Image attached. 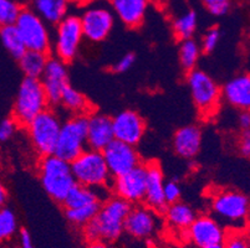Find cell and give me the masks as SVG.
Instances as JSON below:
<instances>
[{
  "mask_svg": "<svg viewBox=\"0 0 250 248\" xmlns=\"http://www.w3.org/2000/svg\"><path fill=\"white\" fill-rule=\"evenodd\" d=\"M224 248H249V237L244 229H229L223 242Z\"/></svg>",
  "mask_w": 250,
  "mask_h": 248,
  "instance_id": "cell-34",
  "label": "cell"
},
{
  "mask_svg": "<svg viewBox=\"0 0 250 248\" xmlns=\"http://www.w3.org/2000/svg\"><path fill=\"white\" fill-rule=\"evenodd\" d=\"M29 8L50 25H56L67 15L69 0H28Z\"/></svg>",
  "mask_w": 250,
  "mask_h": 248,
  "instance_id": "cell-24",
  "label": "cell"
},
{
  "mask_svg": "<svg viewBox=\"0 0 250 248\" xmlns=\"http://www.w3.org/2000/svg\"><path fill=\"white\" fill-rule=\"evenodd\" d=\"M147 170L146 179V192H145V199L143 205L153 210L157 213H163V211L167 208V202L165 199V172L162 167L158 161H147L145 163Z\"/></svg>",
  "mask_w": 250,
  "mask_h": 248,
  "instance_id": "cell-18",
  "label": "cell"
},
{
  "mask_svg": "<svg viewBox=\"0 0 250 248\" xmlns=\"http://www.w3.org/2000/svg\"><path fill=\"white\" fill-rule=\"evenodd\" d=\"M115 17L125 26L137 29L145 22L149 0H108Z\"/></svg>",
  "mask_w": 250,
  "mask_h": 248,
  "instance_id": "cell-20",
  "label": "cell"
},
{
  "mask_svg": "<svg viewBox=\"0 0 250 248\" xmlns=\"http://www.w3.org/2000/svg\"><path fill=\"white\" fill-rule=\"evenodd\" d=\"M158 227L157 212L146 205H132L124 224V231L137 240H147L156 233Z\"/></svg>",
  "mask_w": 250,
  "mask_h": 248,
  "instance_id": "cell-17",
  "label": "cell"
},
{
  "mask_svg": "<svg viewBox=\"0 0 250 248\" xmlns=\"http://www.w3.org/2000/svg\"><path fill=\"white\" fill-rule=\"evenodd\" d=\"M18 232V218L9 208L0 209V242L9 240Z\"/></svg>",
  "mask_w": 250,
  "mask_h": 248,
  "instance_id": "cell-32",
  "label": "cell"
},
{
  "mask_svg": "<svg viewBox=\"0 0 250 248\" xmlns=\"http://www.w3.org/2000/svg\"><path fill=\"white\" fill-rule=\"evenodd\" d=\"M76 184L100 191L101 194H112L111 184L113 177L104 161L102 152L86 148L80 155L70 163Z\"/></svg>",
  "mask_w": 250,
  "mask_h": 248,
  "instance_id": "cell-2",
  "label": "cell"
},
{
  "mask_svg": "<svg viewBox=\"0 0 250 248\" xmlns=\"http://www.w3.org/2000/svg\"><path fill=\"white\" fill-rule=\"evenodd\" d=\"M61 118L51 108L45 109L44 112L36 115L28 126L25 127L28 132V138L34 152L40 158L54 154L58 136L61 128Z\"/></svg>",
  "mask_w": 250,
  "mask_h": 248,
  "instance_id": "cell-7",
  "label": "cell"
},
{
  "mask_svg": "<svg viewBox=\"0 0 250 248\" xmlns=\"http://www.w3.org/2000/svg\"><path fill=\"white\" fill-rule=\"evenodd\" d=\"M202 56L201 44L193 38H186V40L179 41L178 49V58L179 65L183 68V71L187 72L192 71L197 68L199 62V58Z\"/></svg>",
  "mask_w": 250,
  "mask_h": 248,
  "instance_id": "cell-29",
  "label": "cell"
},
{
  "mask_svg": "<svg viewBox=\"0 0 250 248\" xmlns=\"http://www.w3.org/2000/svg\"><path fill=\"white\" fill-rule=\"evenodd\" d=\"M50 107L46 93L39 78L24 77L15 95L11 117L19 127H26L34 118Z\"/></svg>",
  "mask_w": 250,
  "mask_h": 248,
  "instance_id": "cell-6",
  "label": "cell"
},
{
  "mask_svg": "<svg viewBox=\"0 0 250 248\" xmlns=\"http://www.w3.org/2000/svg\"><path fill=\"white\" fill-rule=\"evenodd\" d=\"M87 114L70 115L61 123L54 155L71 163L87 148Z\"/></svg>",
  "mask_w": 250,
  "mask_h": 248,
  "instance_id": "cell-8",
  "label": "cell"
},
{
  "mask_svg": "<svg viewBox=\"0 0 250 248\" xmlns=\"http://www.w3.org/2000/svg\"><path fill=\"white\" fill-rule=\"evenodd\" d=\"M203 143V132L201 127L188 124L177 129L173 135V150L179 158L194 159L198 156Z\"/></svg>",
  "mask_w": 250,
  "mask_h": 248,
  "instance_id": "cell-21",
  "label": "cell"
},
{
  "mask_svg": "<svg viewBox=\"0 0 250 248\" xmlns=\"http://www.w3.org/2000/svg\"><path fill=\"white\" fill-rule=\"evenodd\" d=\"M83 41V34L80 18L77 15L67 14L66 17H63L56 24L51 51L54 52L55 57L60 58L61 61L69 65L79 56Z\"/></svg>",
  "mask_w": 250,
  "mask_h": 248,
  "instance_id": "cell-10",
  "label": "cell"
},
{
  "mask_svg": "<svg viewBox=\"0 0 250 248\" xmlns=\"http://www.w3.org/2000/svg\"><path fill=\"white\" fill-rule=\"evenodd\" d=\"M86 248H112V246H111V243L108 242L97 240V241H92V242H87Z\"/></svg>",
  "mask_w": 250,
  "mask_h": 248,
  "instance_id": "cell-43",
  "label": "cell"
},
{
  "mask_svg": "<svg viewBox=\"0 0 250 248\" xmlns=\"http://www.w3.org/2000/svg\"><path fill=\"white\" fill-rule=\"evenodd\" d=\"M187 86L194 107L203 119H209L218 113L222 104V87L203 70L194 68L187 72Z\"/></svg>",
  "mask_w": 250,
  "mask_h": 248,
  "instance_id": "cell-5",
  "label": "cell"
},
{
  "mask_svg": "<svg viewBox=\"0 0 250 248\" xmlns=\"http://www.w3.org/2000/svg\"><path fill=\"white\" fill-rule=\"evenodd\" d=\"M50 106H58L63 90L70 85L67 63L52 56L47 60L45 70L40 77Z\"/></svg>",
  "mask_w": 250,
  "mask_h": 248,
  "instance_id": "cell-15",
  "label": "cell"
},
{
  "mask_svg": "<svg viewBox=\"0 0 250 248\" xmlns=\"http://www.w3.org/2000/svg\"><path fill=\"white\" fill-rule=\"evenodd\" d=\"M238 152L244 158L250 156V131H240V135L238 138Z\"/></svg>",
  "mask_w": 250,
  "mask_h": 248,
  "instance_id": "cell-40",
  "label": "cell"
},
{
  "mask_svg": "<svg viewBox=\"0 0 250 248\" xmlns=\"http://www.w3.org/2000/svg\"><path fill=\"white\" fill-rule=\"evenodd\" d=\"M189 240L198 248L224 242L227 229L210 215H197L187 229Z\"/></svg>",
  "mask_w": 250,
  "mask_h": 248,
  "instance_id": "cell-16",
  "label": "cell"
},
{
  "mask_svg": "<svg viewBox=\"0 0 250 248\" xmlns=\"http://www.w3.org/2000/svg\"><path fill=\"white\" fill-rule=\"evenodd\" d=\"M58 106L62 107L71 115L88 114L95 111L87 97L81 91L72 87L71 85H69L63 90Z\"/></svg>",
  "mask_w": 250,
  "mask_h": 248,
  "instance_id": "cell-25",
  "label": "cell"
},
{
  "mask_svg": "<svg viewBox=\"0 0 250 248\" xmlns=\"http://www.w3.org/2000/svg\"><path fill=\"white\" fill-rule=\"evenodd\" d=\"M213 17H224L230 11L231 0H201Z\"/></svg>",
  "mask_w": 250,
  "mask_h": 248,
  "instance_id": "cell-36",
  "label": "cell"
},
{
  "mask_svg": "<svg viewBox=\"0 0 250 248\" xmlns=\"http://www.w3.org/2000/svg\"><path fill=\"white\" fill-rule=\"evenodd\" d=\"M21 9L18 0H0V26L14 25Z\"/></svg>",
  "mask_w": 250,
  "mask_h": 248,
  "instance_id": "cell-33",
  "label": "cell"
},
{
  "mask_svg": "<svg viewBox=\"0 0 250 248\" xmlns=\"http://www.w3.org/2000/svg\"><path fill=\"white\" fill-rule=\"evenodd\" d=\"M26 50L51 52L52 38L49 24L39 17L29 6H22L19 17L14 24Z\"/></svg>",
  "mask_w": 250,
  "mask_h": 248,
  "instance_id": "cell-9",
  "label": "cell"
},
{
  "mask_svg": "<svg viewBox=\"0 0 250 248\" xmlns=\"http://www.w3.org/2000/svg\"><path fill=\"white\" fill-rule=\"evenodd\" d=\"M113 136L116 140L137 147L146 134V120L135 109H124L112 117Z\"/></svg>",
  "mask_w": 250,
  "mask_h": 248,
  "instance_id": "cell-13",
  "label": "cell"
},
{
  "mask_svg": "<svg viewBox=\"0 0 250 248\" xmlns=\"http://www.w3.org/2000/svg\"><path fill=\"white\" fill-rule=\"evenodd\" d=\"M132 205L121 197L111 194L100 205L99 212L88 224L83 227L86 242L101 240L104 242H116L124 235V224Z\"/></svg>",
  "mask_w": 250,
  "mask_h": 248,
  "instance_id": "cell-1",
  "label": "cell"
},
{
  "mask_svg": "<svg viewBox=\"0 0 250 248\" xmlns=\"http://www.w3.org/2000/svg\"><path fill=\"white\" fill-rule=\"evenodd\" d=\"M6 201H8V190L3 184L0 183V209L5 208Z\"/></svg>",
  "mask_w": 250,
  "mask_h": 248,
  "instance_id": "cell-44",
  "label": "cell"
},
{
  "mask_svg": "<svg viewBox=\"0 0 250 248\" xmlns=\"http://www.w3.org/2000/svg\"><path fill=\"white\" fill-rule=\"evenodd\" d=\"M163 213H165L168 224L181 231H184V229L187 231V229L197 216L194 209L189 204L181 201V200L173 202V204H168Z\"/></svg>",
  "mask_w": 250,
  "mask_h": 248,
  "instance_id": "cell-26",
  "label": "cell"
},
{
  "mask_svg": "<svg viewBox=\"0 0 250 248\" xmlns=\"http://www.w3.org/2000/svg\"><path fill=\"white\" fill-rule=\"evenodd\" d=\"M102 155L112 177L126 174L142 163L137 148L116 139L102 150Z\"/></svg>",
  "mask_w": 250,
  "mask_h": 248,
  "instance_id": "cell-14",
  "label": "cell"
},
{
  "mask_svg": "<svg viewBox=\"0 0 250 248\" xmlns=\"http://www.w3.org/2000/svg\"><path fill=\"white\" fill-rule=\"evenodd\" d=\"M220 38H222V33H220L219 27L213 26L210 29L206 31L203 38H202L201 49L202 52H206V54H212L217 46L219 45Z\"/></svg>",
  "mask_w": 250,
  "mask_h": 248,
  "instance_id": "cell-35",
  "label": "cell"
},
{
  "mask_svg": "<svg viewBox=\"0 0 250 248\" xmlns=\"http://www.w3.org/2000/svg\"><path fill=\"white\" fill-rule=\"evenodd\" d=\"M100 205H101V201L92 202L80 208L65 209V217L71 225L83 229L91 220H94L95 216L99 212Z\"/></svg>",
  "mask_w": 250,
  "mask_h": 248,
  "instance_id": "cell-31",
  "label": "cell"
},
{
  "mask_svg": "<svg viewBox=\"0 0 250 248\" xmlns=\"http://www.w3.org/2000/svg\"><path fill=\"white\" fill-rule=\"evenodd\" d=\"M0 41H1L4 49L17 60L26 51V47H25L14 25L0 26Z\"/></svg>",
  "mask_w": 250,
  "mask_h": 248,
  "instance_id": "cell-30",
  "label": "cell"
},
{
  "mask_svg": "<svg viewBox=\"0 0 250 248\" xmlns=\"http://www.w3.org/2000/svg\"><path fill=\"white\" fill-rule=\"evenodd\" d=\"M38 175L47 196L58 204H62L76 184L69 161L54 154L40 158Z\"/></svg>",
  "mask_w": 250,
  "mask_h": 248,
  "instance_id": "cell-3",
  "label": "cell"
},
{
  "mask_svg": "<svg viewBox=\"0 0 250 248\" xmlns=\"http://www.w3.org/2000/svg\"><path fill=\"white\" fill-rule=\"evenodd\" d=\"M238 127L240 131H249L250 129V113L249 111H240L238 115Z\"/></svg>",
  "mask_w": 250,
  "mask_h": 248,
  "instance_id": "cell-41",
  "label": "cell"
},
{
  "mask_svg": "<svg viewBox=\"0 0 250 248\" xmlns=\"http://www.w3.org/2000/svg\"><path fill=\"white\" fill-rule=\"evenodd\" d=\"M102 200H104V197L100 191L80 185V184H75L61 205H63L65 209H74L92 204V202L102 201Z\"/></svg>",
  "mask_w": 250,
  "mask_h": 248,
  "instance_id": "cell-28",
  "label": "cell"
},
{
  "mask_svg": "<svg viewBox=\"0 0 250 248\" xmlns=\"http://www.w3.org/2000/svg\"><path fill=\"white\" fill-rule=\"evenodd\" d=\"M136 62V54L133 52H128V54L124 55L121 58H118L112 66V71L115 74H125V72L129 71L133 67Z\"/></svg>",
  "mask_w": 250,
  "mask_h": 248,
  "instance_id": "cell-39",
  "label": "cell"
},
{
  "mask_svg": "<svg viewBox=\"0 0 250 248\" xmlns=\"http://www.w3.org/2000/svg\"><path fill=\"white\" fill-rule=\"evenodd\" d=\"M222 101L238 111L250 108V75L242 74L226 82L222 87Z\"/></svg>",
  "mask_w": 250,
  "mask_h": 248,
  "instance_id": "cell-22",
  "label": "cell"
},
{
  "mask_svg": "<svg viewBox=\"0 0 250 248\" xmlns=\"http://www.w3.org/2000/svg\"><path fill=\"white\" fill-rule=\"evenodd\" d=\"M79 18L83 38L92 44L106 40L115 27V14L108 1H95L90 4Z\"/></svg>",
  "mask_w": 250,
  "mask_h": 248,
  "instance_id": "cell-11",
  "label": "cell"
},
{
  "mask_svg": "<svg viewBox=\"0 0 250 248\" xmlns=\"http://www.w3.org/2000/svg\"><path fill=\"white\" fill-rule=\"evenodd\" d=\"M20 248H35L34 247L33 238H31L28 229H22L20 231Z\"/></svg>",
  "mask_w": 250,
  "mask_h": 248,
  "instance_id": "cell-42",
  "label": "cell"
},
{
  "mask_svg": "<svg viewBox=\"0 0 250 248\" xmlns=\"http://www.w3.org/2000/svg\"><path fill=\"white\" fill-rule=\"evenodd\" d=\"M18 127L19 126L13 117L4 118L0 122V143L9 142L17 133Z\"/></svg>",
  "mask_w": 250,
  "mask_h": 248,
  "instance_id": "cell-38",
  "label": "cell"
},
{
  "mask_svg": "<svg viewBox=\"0 0 250 248\" xmlns=\"http://www.w3.org/2000/svg\"><path fill=\"white\" fill-rule=\"evenodd\" d=\"M213 217L230 229H244L249 217V197L235 189H220L210 200Z\"/></svg>",
  "mask_w": 250,
  "mask_h": 248,
  "instance_id": "cell-4",
  "label": "cell"
},
{
  "mask_svg": "<svg viewBox=\"0 0 250 248\" xmlns=\"http://www.w3.org/2000/svg\"><path fill=\"white\" fill-rule=\"evenodd\" d=\"M47 60H49V54L31 51V50H26L18 58L19 67L24 74V77H30V78H40L42 77Z\"/></svg>",
  "mask_w": 250,
  "mask_h": 248,
  "instance_id": "cell-27",
  "label": "cell"
},
{
  "mask_svg": "<svg viewBox=\"0 0 250 248\" xmlns=\"http://www.w3.org/2000/svg\"><path fill=\"white\" fill-rule=\"evenodd\" d=\"M115 139L112 129V118L101 112L92 111L87 114V148L102 152Z\"/></svg>",
  "mask_w": 250,
  "mask_h": 248,
  "instance_id": "cell-19",
  "label": "cell"
},
{
  "mask_svg": "<svg viewBox=\"0 0 250 248\" xmlns=\"http://www.w3.org/2000/svg\"><path fill=\"white\" fill-rule=\"evenodd\" d=\"M179 8L170 5L172 13V30L178 41L190 38L198 29V14L194 9L188 8L186 4L179 3Z\"/></svg>",
  "mask_w": 250,
  "mask_h": 248,
  "instance_id": "cell-23",
  "label": "cell"
},
{
  "mask_svg": "<svg viewBox=\"0 0 250 248\" xmlns=\"http://www.w3.org/2000/svg\"><path fill=\"white\" fill-rule=\"evenodd\" d=\"M163 192H165L166 202L168 204H173L181 200L182 196V189L181 184L177 179H170V180L165 181V188H163Z\"/></svg>",
  "mask_w": 250,
  "mask_h": 248,
  "instance_id": "cell-37",
  "label": "cell"
},
{
  "mask_svg": "<svg viewBox=\"0 0 250 248\" xmlns=\"http://www.w3.org/2000/svg\"><path fill=\"white\" fill-rule=\"evenodd\" d=\"M147 170L145 163H141L132 170L113 177L111 192L128 201L131 205L142 204L146 192Z\"/></svg>",
  "mask_w": 250,
  "mask_h": 248,
  "instance_id": "cell-12",
  "label": "cell"
},
{
  "mask_svg": "<svg viewBox=\"0 0 250 248\" xmlns=\"http://www.w3.org/2000/svg\"><path fill=\"white\" fill-rule=\"evenodd\" d=\"M201 248H224V246H223V243H219V245L207 246V247H201Z\"/></svg>",
  "mask_w": 250,
  "mask_h": 248,
  "instance_id": "cell-45",
  "label": "cell"
}]
</instances>
